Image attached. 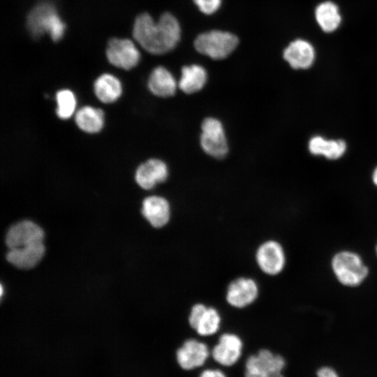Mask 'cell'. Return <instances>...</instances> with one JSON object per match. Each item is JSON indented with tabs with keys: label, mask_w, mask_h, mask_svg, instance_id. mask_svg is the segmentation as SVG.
I'll use <instances>...</instances> for the list:
<instances>
[{
	"label": "cell",
	"mask_w": 377,
	"mask_h": 377,
	"mask_svg": "<svg viewBox=\"0 0 377 377\" xmlns=\"http://www.w3.org/2000/svg\"><path fill=\"white\" fill-rule=\"evenodd\" d=\"M182 35L177 19L170 13H164L155 22L148 13L138 15L134 22L133 36L137 43L152 54H163L174 50Z\"/></svg>",
	"instance_id": "1"
},
{
	"label": "cell",
	"mask_w": 377,
	"mask_h": 377,
	"mask_svg": "<svg viewBox=\"0 0 377 377\" xmlns=\"http://www.w3.org/2000/svg\"><path fill=\"white\" fill-rule=\"evenodd\" d=\"M331 269L337 280L347 287L361 285L369 272L361 256L349 250L339 251L333 256Z\"/></svg>",
	"instance_id": "2"
},
{
	"label": "cell",
	"mask_w": 377,
	"mask_h": 377,
	"mask_svg": "<svg viewBox=\"0 0 377 377\" xmlns=\"http://www.w3.org/2000/svg\"><path fill=\"white\" fill-rule=\"evenodd\" d=\"M27 26L33 37L39 38L48 34L54 41L61 39L66 29L57 9L49 3H40L30 11Z\"/></svg>",
	"instance_id": "3"
},
{
	"label": "cell",
	"mask_w": 377,
	"mask_h": 377,
	"mask_svg": "<svg viewBox=\"0 0 377 377\" xmlns=\"http://www.w3.org/2000/svg\"><path fill=\"white\" fill-rule=\"evenodd\" d=\"M285 357L267 348H260L244 360L242 377H285Z\"/></svg>",
	"instance_id": "4"
},
{
	"label": "cell",
	"mask_w": 377,
	"mask_h": 377,
	"mask_svg": "<svg viewBox=\"0 0 377 377\" xmlns=\"http://www.w3.org/2000/svg\"><path fill=\"white\" fill-rule=\"evenodd\" d=\"M238 44L239 38L236 35L218 29L201 33L194 40V47L199 53L215 60L228 57Z\"/></svg>",
	"instance_id": "5"
},
{
	"label": "cell",
	"mask_w": 377,
	"mask_h": 377,
	"mask_svg": "<svg viewBox=\"0 0 377 377\" xmlns=\"http://www.w3.org/2000/svg\"><path fill=\"white\" fill-rule=\"evenodd\" d=\"M175 362L182 371L191 373L205 367L211 359V348L195 338H188L174 352Z\"/></svg>",
	"instance_id": "6"
},
{
	"label": "cell",
	"mask_w": 377,
	"mask_h": 377,
	"mask_svg": "<svg viewBox=\"0 0 377 377\" xmlns=\"http://www.w3.org/2000/svg\"><path fill=\"white\" fill-rule=\"evenodd\" d=\"M244 343L242 337L234 332L221 334L211 348V359L222 368H232L240 362Z\"/></svg>",
	"instance_id": "7"
},
{
	"label": "cell",
	"mask_w": 377,
	"mask_h": 377,
	"mask_svg": "<svg viewBox=\"0 0 377 377\" xmlns=\"http://www.w3.org/2000/svg\"><path fill=\"white\" fill-rule=\"evenodd\" d=\"M200 146L209 156L223 158L228 152V145L222 123L214 117L204 119L201 125Z\"/></svg>",
	"instance_id": "8"
},
{
	"label": "cell",
	"mask_w": 377,
	"mask_h": 377,
	"mask_svg": "<svg viewBox=\"0 0 377 377\" xmlns=\"http://www.w3.org/2000/svg\"><path fill=\"white\" fill-rule=\"evenodd\" d=\"M256 260L260 269L265 274L275 276L284 269L286 257L282 245L270 239L262 243L256 250Z\"/></svg>",
	"instance_id": "9"
},
{
	"label": "cell",
	"mask_w": 377,
	"mask_h": 377,
	"mask_svg": "<svg viewBox=\"0 0 377 377\" xmlns=\"http://www.w3.org/2000/svg\"><path fill=\"white\" fill-rule=\"evenodd\" d=\"M108 61L113 66L124 70L134 68L140 61V53L129 39L112 38L106 48Z\"/></svg>",
	"instance_id": "10"
},
{
	"label": "cell",
	"mask_w": 377,
	"mask_h": 377,
	"mask_svg": "<svg viewBox=\"0 0 377 377\" xmlns=\"http://www.w3.org/2000/svg\"><path fill=\"white\" fill-rule=\"evenodd\" d=\"M283 57L295 70H306L314 64L316 51L309 40L298 38L290 41L283 51Z\"/></svg>",
	"instance_id": "11"
},
{
	"label": "cell",
	"mask_w": 377,
	"mask_h": 377,
	"mask_svg": "<svg viewBox=\"0 0 377 377\" xmlns=\"http://www.w3.org/2000/svg\"><path fill=\"white\" fill-rule=\"evenodd\" d=\"M43 240V229L36 223L27 220L11 226L6 237V243L9 249L42 243Z\"/></svg>",
	"instance_id": "12"
},
{
	"label": "cell",
	"mask_w": 377,
	"mask_h": 377,
	"mask_svg": "<svg viewBox=\"0 0 377 377\" xmlns=\"http://www.w3.org/2000/svg\"><path fill=\"white\" fill-rule=\"evenodd\" d=\"M256 281L249 277H239L232 281L226 290V299L232 307L242 309L251 305L258 296Z\"/></svg>",
	"instance_id": "13"
},
{
	"label": "cell",
	"mask_w": 377,
	"mask_h": 377,
	"mask_svg": "<svg viewBox=\"0 0 377 377\" xmlns=\"http://www.w3.org/2000/svg\"><path fill=\"white\" fill-rule=\"evenodd\" d=\"M168 177V168L163 161L150 158L138 166L135 179L145 190H150L156 184L165 182Z\"/></svg>",
	"instance_id": "14"
},
{
	"label": "cell",
	"mask_w": 377,
	"mask_h": 377,
	"mask_svg": "<svg viewBox=\"0 0 377 377\" xmlns=\"http://www.w3.org/2000/svg\"><path fill=\"white\" fill-rule=\"evenodd\" d=\"M313 16L318 28L325 34L336 32L343 22L339 6L331 0L319 2L314 8Z\"/></svg>",
	"instance_id": "15"
},
{
	"label": "cell",
	"mask_w": 377,
	"mask_h": 377,
	"mask_svg": "<svg viewBox=\"0 0 377 377\" xmlns=\"http://www.w3.org/2000/svg\"><path fill=\"white\" fill-rule=\"evenodd\" d=\"M142 214L154 228H163L170 219V206L165 198L151 195L143 200Z\"/></svg>",
	"instance_id": "16"
},
{
	"label": "cell",
	"mask_w": 377,
	"mask_h": 377,
	"mask_svg": "<svg viewBox=\"0 0 377 377\" xmlns=\"http://www.w3.org/2000/svg\"><path fill=\"white\" fill-rule=\"evenodd\" d=\"M149 91L162 98L172 96L178 87L173 75L163 66L156 67L151 73L147 82Z\"/></svg>",
	"instance_id": "17"
},
{
	"label": "cell",
	"mask_w": 377,
	"mask_h": 377,
	"mask_svg": "<svg viewBox=\"0 0 377 377\" xmlns=\"http://www.w3.org/2000/svg\"><path fill=\"white\" fill-rule=\"evenodd\" d=\"M43 242L22 248L9 249L6 258L9 263L20 269H31L35 267L45 254Z\"/></svg>",
	"instance_id": "18"
},
{
	"label": "cell",
	"mask_w": 377,
	"mask_h": 377,
	"mask_svg": "<svg viewBox=\"0 0 377 377\" xmlns=\"http://www.w3.org/2000/svg\"><path fill=\"white\" fill-rule=\"evenodd\" d=\"M207 73L198 64L184 66L181 71L178 87L184 93L191 94L200 91L206 84Z\"/></svg>",
	"instance_id": "19"
},
{
	"label": "cell",
	"mask_w": 377,
	"mask_h": 377,
	"mask_svg": "<svg viewBox=\"0 0 377 377\" xmlns=\"http://www.w3.org/2000/svg\"><path fill=\"white\" fill-rule=\"evenodd\" d=\"M308 148L313 155L323 156L327 159L336 160L341 158L346 150L344 140H327L320 135L312 137L309 141Z\"/></svg>",
	"instance_id": "20"
},
{
	"label": "cell",
	"mask_w": 377,
	"mask_h": 377,
	"mask_svg": "<svg viewBox=\"0 0 377 377\" xmlns=\"http://www.w3.org/2000/svg\"><path fill=\"white\" fill-rule=\"evenodd\" d=\"M94 94L104 103L116 101L122 94V86L119 80L110 73H103L95 80Z\"/></svg>",
	"instance_id": "21"
},
{
	"label": "cell",
	"mask_w": 377,
	"mask_h": 377,
	"mask_svg": "<svg viewBox=\"0 0 377 377\" xmlns=\"http://www.w3.org/2000/svg\"><path fill=\"white\" fill-rule=\"evenodd\" d=\"M75 121L80 129L88 133L99 132L104 125V112L101 109L86 105L75 113Z\"/></svg>",
	"instance_id": "22"
},
{
	"label": "cell",
	"mask_w": 377,
	"mask_h": 377,
	"mask_svg": "<svg viewBox=\"0 0 377 377\" xmlns=\"http://www.w3.org/2000/svg\"><path fill=\"white\" fill-rule=\"evenodd\" d=\"M221 317L213 307H207L197 322L193 330L200 337H208L216 334L221 327Z\"/></svg>",
	"instance_id": "23"
},
{
	"label": "cell",
	"mask_w": 377,
	"mask_h": 377,
	"mask_svg": "<svg viewBox=\"0 0 377 377\" xmlns=\"http://www.w3.org/2000/svg\"><path fill=\"white\" fill-rule=\"evenodd\" d=\"M56 101V113L58 117L61 119L71 117L76 108V98L73 92L66 89H61L57 92Z\"/></svg>",
	"instance_id": "24"
},
{
	"label": "cell",
	"mask_w": 377,
	"mask_h": 377,
	"mask_svg": "<svg viewBox=\"0 0 377 377\" xmlns=\"http://www.w3.org/2000/svg\"><path fill=\"white\" fill-rule=\"evenodd\" d=\"M199 10L205 15H212L219 10L222 0H193Z\"/></svg>",
	"instance_id": "25"
},
{
	"label": "cell",
	"mask_w": 377,
	"mask_h": 377,
	"mask_svg": "<svg viewBox=\"0 0 377 377\" xmlns=\"http://www.w3.org/2000/svg\"><path fill=\"white\" fill-rule=\"evenodd\" d=\"M207 308V306L201 303L195 304L192 306L188 318V325L192 330H193L199 318Z\"/></svg>",
	"instance_id": "26"
},
{
	"label": "cell",
	"mask_w": 377,
	"mask_h": 377,
	"mask_svg": "<svg viewBox=\"0 0 377 377\" xmlns=\"http://www.w3.org/2000/svg\"><path fill=\"white\" fill-rule=\"evenodd\" d=\"M196 377H229V375L221 368L207 367L200 370Z\"/></svg>",
	"instance_id": "27"
},
{
	"label": "cell",
	"mask_w": 377,
	"mask_h": 377,
	"mask_svg": "<svg viewBox=\"0 0 377 377\" xmlns=\"http://www.w3.org/2000/svg\"><path fill=\"white\" fill-rule=\"evenodd\" d=\"M318 377H339L337 373L330 367H324L317 371Z\"/></svg>",
	"instance_id": "28"
},
{
	"label": "cell",
	"mask_w": 377,
	"mask_h": 377,
	"mask_svg": "<svg viewBox=\"0 0 377 377\" xmlns=\"http://www.w3.org/2000/svg\"><path fill=\"white\" fill-rule=\"evenodd\" d=\"M372 180L374 184L377 186V166L373 172Z\"/></svg>",
	"instance_id": "29"
},
{
	"label": "cell",
	"mask_w": 377,
	"mask_h": 377,
	"mask_svg": "<svg viewBox=\"0 0 377 377\" xmlns=\"http://www.w3.org/2000/svg\"><path fill=\"white\" fill-rule=\"evenodd\" d=\"M375 252H376V255L377 256V243H376V246H375Z\"/></svg>",
	"instance_id": "30"
},
{
	"label": "cell",
	"mask_w": 377,
	"mask_h": 377,
	"mask_svg": "<svg viewBox=\"0 0 377 377\" xmlns=\"http://www.w3.org/2000/svg\"><path fill=\"white\" fill-rule=\"evenodd\" d=\"M3 294V287L1 286V295L2 296Z\"/></svg>",
	"instance_id": "31"
}]
</instances>
